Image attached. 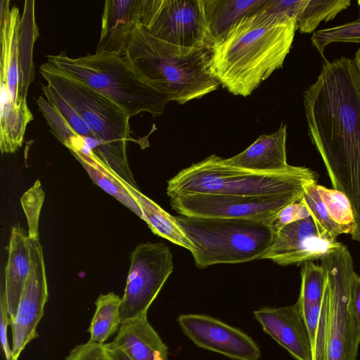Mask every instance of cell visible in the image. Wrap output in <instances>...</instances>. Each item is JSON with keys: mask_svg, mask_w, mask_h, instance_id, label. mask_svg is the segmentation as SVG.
Instances as JSON below:
<instances>
[{"mask_svg": "<svg viewBox=\"0 0 360 360\" xmlns=\"http://www.w3.org/2000/svg\"><path fill=\"white\" fill-rule=\"evenodd\" d=\"M309 136L334 189L349 199L360 223V73L354 60L324 62L304 93Z\"/></svg>", "mask_w": 360, "mask_h": 360, "instance_id": "obj_1", "label": "cell"}, {"mask_svg": "<svg viewBox=\"0 0 360 360\" xmlns=\"http://www.w3.org/2000/svg\"><path fill=\"white\" fill-rule=\"evenodd\" d=\"M262 8L238 20L210 48L212 74L236 96L250 95L282 68L293 42L295 18Z\"/></svg>", "mask_w": 360, "mask_h": 360, "instance_id": "obj_2", "label": "cell"}, {"mask_svg": "<svg viewBox=\"0 0 360 360\" xmlns=\"http://www.w3.org/2000/svg\"><path fill=\"white\" fill-rule=\"evenodd\" d=\"M124 57L145 83L169 101L184 104L217 90L220 84L210 71V48L170 44L141 25L133 31Z\"/></svg>", "mask_w": 360, "mask_h": 360, "instance_id": "obj_3", "label": "cell"}, {"mask_svg": "<svg viewBox=\"0 0 360 360\" xmlns=\"http://www.w3.org/2000/svg\"><path fill=\"white\" fill-rule=\"evenodd\" d=\"M223 159L211 155L181 170L168 181L167 195L303 193L307 185L317 181V174L305 167L290 165L283 171L259 172L229 165Z\"/></svg>", "mask_w": 360, "mask_h": 360, "instance_id": "obj_4", "label": "cell"}, {"mask_svg": "<svg viewBox=\"0 0 360 360\" xmlns=\"http://www.w3.org/2000/svg\"><path fill=\"white\" fill-rule=\"evenodd\" d=\"M52 86L78 112L99 141L96 157L121 181L138 188L128 162L130 117L115 103L86 85L65 76L47 62L39 68Z\"/></svg>", "mask_w": 360, "mask_h": 360, "instance_id": "obj_5", "label": "cell"}, {"mask_svg": "<svg viewBox=\"0 0 360 360\" xmlns=\"http://www.w3.org/2000/svg\"><path fill=\"white\" fill-rule=\"evenodd\" d=\"M47 63L109 98L129 117L143 112L161 115L169 101L138 76L124 56L96 52L74 58L63 51L47 56Z\"/></svg>", "mask_w": 360, "mask_h": 360, "instance_id": "obj_6", "label": "cell"}, {"mask_svg": "<svg viewBox=\"0 0 360 360\" xmlns=\"http://www.w3.org/2000/svg\"><path fill=\"white\" fill-rule=\"evenodd\" d=\"M177 224L193 245L197 267L262 259L274 236L271 225L245 219L179 215Z\"/></svg>", "mask_w": 360, "mask_h": 360, "instance_id": "obj_7", "label": "cell"}, {"mask_svg": "<svg viewBox=\"0 0 360 360\" xmlns=\"http://www.w3.org/2000/svg\"><path fill=\"white\" fill-rule=\"evenodd\" d=\"M19 9L1 0L0 150L13 153L22 145L26 127L33 120L27 93L34 80L20 56Z\"/></svg>", "mask_w": 360, "mask_h": 360, "instance_id": "obj_8", "label": "cell"}, {"mask_svg": "<svg viewBox=\"0 0 360 360\" xmlns=\"http://www.w3.org/2000/svg\"><path fill=\"white\" fill-rule=\"evenodd\" d=\"M321 261L329 288L325 360H356L360 332L351 304L350 278L354 271L352 256L342 244Z\"/></svg>", "mask_w": 360, "mask_h": 360, "instance_id": "obj_9", "label": "cell"}, {"mask_svg": "<svg viewBox=\"0 0 360 360\" xmlns=\"http://www.w3.org/2000/svg\"><path fill=\"white\" fill-rule=\"evenodd\" d=\"M303 195L304 193L264 195L191 194L170 197V205L181 215L245 219L271 225L281 210Z\"/></svg>", "mask_w": 360, "mask_h": 360, "instance_id": "obj_10", "label": "cell"}, {"mask_svg": "<svg viewBox=\"0 0 360 360\" xmlns=\"http://www.w3.org/2000/svg\"><path fill=\"white\" fill-rule=\"evenodd\" d=\"M172 271V255L165 244L137 245L130 255V267L122 297V321L148 313Z\"/></svg>", "mask_w": 360, "mask_h": 360, "instance_id": "obj_11", "label": "cell"}, {"mask_svg": "<svg viewBox=\"0 0 360 360\" xmlns=\"http://www.w3.org/2000/svg\"><path fill=\"white\" fill-rule=\"evenodd\" d=\"M140 25L170 44L207 47L202 0H144Z\"/></svg>", "mask_w": 360, "mask_h": 360, "instance_id": "obj_12", "label": "cell"}, {"mask_svg": "<svg viewBox=\"0 0 360 360\" xmlns=\"http://www.w3.org/2000/svg\"><path fill=\"white\" fill-rule=\"evenodd\" d=\"M30 271L26 281L14 319L10 321L11 351L18 360L25 347L38 337L37 328L44 316L49 292L43 248L39 240L29 238Z\"/></svg>", "mask_w": 360, "mask_h": 360, "instance_id": "obj_13", "label": "cell"}, {"mask_svg": "<svg viewBox=\"0 0 360 360\" xmlns=\"http://www.w3.org/2000/svg\"><path fill=\"white\" fill-rule=\"evenodd\" d=\"M184 333L198 347L236 360H258L261 351L246 333L203 314H181L177 319Z\"/></svg>", "mask_w": 360, "mask_h": 360, "instance_id": "obj_14", "label": "cell"}, {"mask_svg": "<svg viewBox=\"0 0 360 360\" xmlns=\"http://www.w3.org/2000/svg\"><path fill=\"white\" fill-rule=\"evenodd\" d=\"M342 243L322 233L311 217L289 224L274 233L262 259L282 265L321 259Z\"/></svg>", "mask_w": 360, "mask_h": 360, "instance_id": "obj_15", "label": "cell"}, {"mask_svg": "<svg viewBox=\"0 0 360 360\" xmlns=\"http://www.w3.org/2000/svg\"><path fill=\"white\" fill-rule=\"evenodd\" d=\"M265 333L297 360H312L311 342L297 302L283 307H264L253 312Z\"/></svg>", "mask_w": 360, "mask_h": 360, "instance_id": "obj_16", "label": "cell"}, {"mask_svg": "<svg viewBox=\"0 0 360 360\" xmlns=\"http://www.w3.org/2000/svg\"><path fill=\"white\" fill-rule=\"evenodd\" d=\"M143 0H106L96 53L124 56L133 31L140 25Z\"/></svg>", "mask_w": 360, "mask_h": 360, "instance_id": "obj_17", "label": "cell"}, {"mask_svg": "<svg viewBox=\"0 0 360 360\" xmlns=\"http://www.w3.org/2000/svg\"><path fill=\"white\" fill-rule=\"evenodd\" d=\"M286 125L271 134H262L248 148L224 162L231 166L259 172H276L290 165L286 159Z\"/></svg>", "mask_w": 360, "mask_h": 360, "instance_id": "obj_18", "label": "cell"}, {"mask_svg": "<svg viewBox=\"0 0 360 360\" xmlns=\"http://www.w3.org/2000/svg\"><path fill=\"white\" fill-rule=\"evenodd\" d=\"M8 259L1 292L6 297L10 321L15 319L21 295L30 271L29 238L16 224L11 227L7 247Z\"/></svg>", "mask_w": 360, "mask_h": 360, "instance_id": "obj_19", "label": "cell"}, {"mask_svg": "<svg viewBox=\"0 0 360 360\" xmlns=\"http://www.w3.org/2000/svg\"><path fill=\"white\" fill-rule=\"evenodd\" d=\"M148 313L124 320L109 342L131 360H167L168 349L147 318Z\"/></svg>", "mask_w": 360, "mask_h": 360, "instance_id": "obj_20", "label": "cell"}, {"mask_svg": "<svg viewBox=\"0 0 360 360\" xmlns=\"http://www.w3.org/2000/svg\"><path fill=\"white\" fill-rule=\"evenodd\" d=\"M350 4V0H268L264 10L293 17L296 30L311 33L322 21L333 20Z\"/></svg>", "mask_w": 360, "mask_h": 360, "instance_id": "obj_21", "label": "cell"}, {"mask_svg": "<svg viewBox=\"0 0 360 360\" xmlns=\"http://www.w3.org/2000/svg\"><path fill=\"white\" fill-rule=\"evenodd\" d=\"M267 0H202L207 47L219 41L241 18L261 9Z\"/></svg>", "mask_w": 360, "mask_h": 360, "instance_id": "obj_22", "label": "cell"}, {"mask_svg": "<svg viewBox=\"0 0 360 360\" xmlns=\"http://www.w3.org/2000/svg\"><path fill=\"white\" fill-rule=\"evenodd\" d=\"M127 188L141 209L144 221L154 234L193 252V245L181 229L175 217L165 211L157 203L143 194L139 188L128 185Z\"/></svg>", "mask_w": 360, "mask_h": 360, "instance_id": "obj_23", "label": "cell"}, {"mask_svg": "<svg viewBox=\"0 0 360 360\" xmlns=\"http://www.w3.org/2000/svg\"><path fill=\"white\" fill-rule=\"evenodd\" d=\"M73 155L82 164L96 185L144 220L141 209L129 191L127 184L96 160L80 154H73Z\"/></svg>", "mask_w": 360, "mask_h": 360, "instance_id": "obj_24", "label": "cell"}, {"mask_svg": "<svg viewBox=\"0 0 360 360\" xmlns=\"http://www.w3.org/2000/svg\"><path fill=\"white\" fill-rule=\"evenodd\" d=\"M96 310L88 332L90 341L105 344L118 331L122 323V297L113 292L101 294L95 302Z\"/></svg>", "mask_w": 360, "mask_h": 360, "instance_id": "obj_25", "label": "cell"}, {"mask_svg": "<svg viewBox=\"0 0 360 360\" xmlns=\"http://www.w3.org/2000/svg\"><path fill=\"white\" fill-rule=\"evenodd\" d=\"M328 304L329 288L327 278L321 302L309 306L300 305L311 342L312 360L326 359Z\"/></svg>", "mask_w": 360, "mask_h": 360, "instance_id": "obj_26", "label": "cell"}, {"mask_svg": "<svg viewBox=\"0 0 360 360\" xmlns=\"http://www.w3.org/2000/svg\"><path fill=\"white\" fill-rule=\"evenodd\" d=\"M42 89L46 99L58 110L73 132L84 141L86 148L96 158L100 143L85 121L52 86L43 85Z\"/></svg>", "mask_w": 360, "mask_h": 360, "instance_id": "obj_27", "label": "cell"}, {"mask_svg": "<svg viewBox=\"0 0 360 360\" xmlns=\"http://www.w3.org/2000/svg\"><path fill=\"white\" fill-rule=\"evenodd\" d=\"M318 189L331 220L342 233L352 235L355 229V219L348 198L334 188L318 185Z\"/></svg>", "mask_w": 360, "mask_h": 360, "instance_id": "obj_28", "label": "cell"}, {"mask_svg": "<svg viewBox=\"0 0 360 360\" xmlns=\"http://www.w3.org/2000/svg\"><path fill=\"white\" fill-rule=\"evenodd\" d=\"M301 288L297 302L309 306L321 302L327 283L325 269L311 261L304 262L301 271Z\"/></svg>", "mask_w": 360, "mask_h": 360, "instance_id": "obj_29", "label": "cell"}, {"mask_svg": "<svg viewBox=\"0 0 360 360\" xmlns=\"http://www.w3.org/2000/svg\"><path fill=\"white\" fill-rule=\"evenodd\" d=\"M302 199L322 233L335 240L339 235L342 234L340 228L330 218L316 184H310L304 187Z\"/></svg>", "mask_w": 360, "mask_h": 360, "instance_id": "obj_30", "label": "cell"}, {"mask_svg": "<svg viewBox=\"0 0 360 360\" xmlns=\"http://www.w3.org/2000/svg\"><path fill=\"white\" fill-rule=\"evenodd\" d=\"M313 46L324 58L325 48L334 42H360V17L339 26L319 30L311 38Z\"/></svg>", "mask_w": 360, "mask_h": 360, "instance_id": "obj_31", "label": "cell"}, {"mask_svg": "<svg viewBox=\"0 0 360 360\" xmlns=\"http://www.w3.org/2000/svg\"><path fill=\"white\" fill-rule=\"evenodd\" d=\"M44 197L45 193L40 180L37 179L20 198V203L27 221V236L30 239L39 240V221Z\"/></svg>", "mask_w": 360, "mask_h": 360, "instance_id": "obj_32", "label": "cell"}, {"mask_svg": "<svg viewBox=\"0 0 360 360\" xmlns=\"http://www.w3.org/2000/svg\"><path fill=\"white\" fill-rule=\"evenodd\" d=\"M311 217L302 198L281 210L271 224L274 233L294 221Z\"/></svg>", "mask_w": 360, "mask_h": 360, "instance_id": "obj_33", "label": "cell"}, {"mask_svg": "<svg viewBox=\"0 0 360 360\" xmlns=\"http://www.w3.org/2000/svg\"><path fill=\"white\" fill-rule=\"evenodd\" d=\"M65 360H110L104 344L87 341L76 345Z\"/></svg>", "mask_w": 360, "mask_h": 360, "instance_id": "obj_34", "label": "cell"}, {"mask_svg": "<svg viewBox=\"0 0 360 360\" xmlns=\"http://www.w3.org/2000/svg\"><path fill=\"white\" fill-rule=\"evenodd\" d=\"M350 298L354 316L360 332V276L355 271L350 278Z\"/></svg>", "mask_w": 360, "mask_h": 360, "instance_id": "obj_35", "label": "cell"}, {"mask_svg": "<svg viewBox=\"0 0 360 360\" xmlns=\"http://www.w3.org/2000/svg\"><path fill=\"white\" fill-rule=\"evenodd\" d=\"M104 347L110 360H131V359L122 349L105 343Z\"/></svg>", "mask_w": 360, "mask_h": 360, "instance_id": "obj_36", "label": "cell"}, {"mask_svg": "<svg viewBox=\"0 0 360 360\" xmlns=\"http://www.w3.org/2000/svg\"><path fill=\"white\" fill-rule=\"evenodd\" d=\"M354 60L356 68L360 73V48L356 52Z\"/></svg>", "mask_w": 360, "mask_h": 360, "instance_id": "obj_37", "label": "cell"}, {"mask_svg": "<svg viewBox=\"0 0 360 360\" xmlns=\"http://www.w3.org/2000/svg\"><path fill=\"white\" fill-rule=\"evenodd\" d=\"M357 3H358V4H359V8H360V0H359V1H358V2H357Z\"/></svg>", "mask_w": 360, "mask_h": 360, "instance_id": "obj_38", "label": "cell"}]
</instances>
